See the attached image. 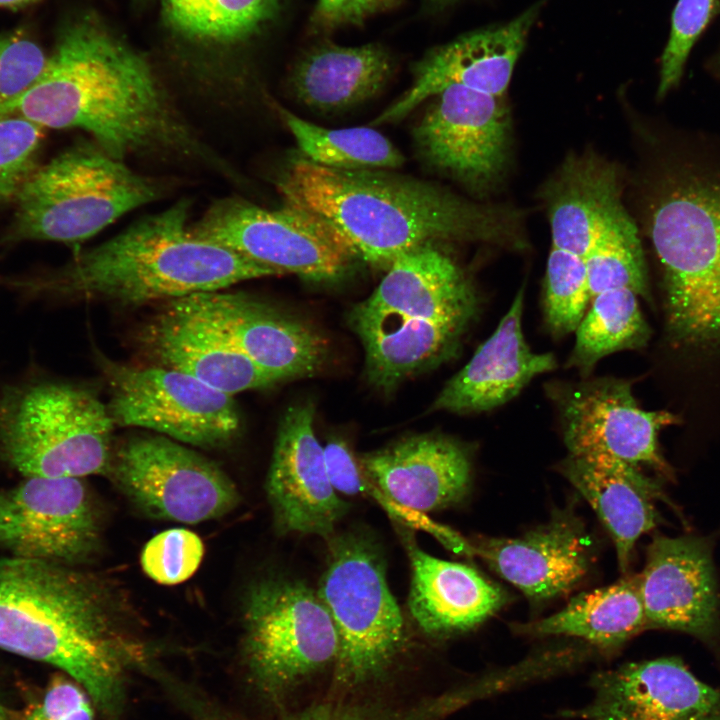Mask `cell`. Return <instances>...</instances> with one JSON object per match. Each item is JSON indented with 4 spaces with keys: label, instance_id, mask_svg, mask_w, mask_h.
Instances as JSON below:
<instances>
[{
    "label": "cell",
    "instance_id": "1",
    "mask_svg": "<svg viewBox=\"0 0 720 720\" xmlns=\"http://www.w3.org/2000/svg\"><path fill=\"white\" fill-rule=\"evenodd\" d=\"M3 113L44 129H81L120 160H181L238 177L185 119L149 59L95 15L64 25L40 77Z\"/></svg>",
    "mask_w": 720,
    "mask_h": 720
},
{
    "label": "cell",
    "instance_id": "2",
    "mask_svg": "<svg viewBox=\"0 0 720 720\" xmlns=\"http://www.w3.org/2000/svg\"><path fill=\"white\" fill-rule=\"evenodd\" d=\"M285 205L332 227L355 256L389 268L401 254L438 240L527 247L520 212L474 203L389 170H345L289 157L275 177Z\"/></svg>",
    "mask_w": 720,
    "mask_h": 720
},
{
    "label": "cell",
    "instance_id": "3",
    "mask_svg": "<svg viewBox=\"0 0 720 720\" xmlns=\"http://www.w3.org/2000/svg\"><path fill=\"white\" fill-rule=\"evenodd\" d=\"M124 616L81 567L0 558V649L62 670L105 720L121 719L128 671L150 664Z\"/></svg>",
    "mask_w": 720,
    "mask_h": 720
},
{
    "label": "cell",
    "instance_id": "4",
    "mask_svg": "<svg viewBox=\"0 0 720 720\" xmlns=\"http://www.w3.org/2000/svg\"><path fill=\"white\" fill-rule=\"evenodd\" d=\"M190 211V200H179L79 252L60 268L5 283L30 299H99L140 306L282 274L197 235Z\"/></svg>",
    "mask_w": 720,
    "mask_h": 720
},
{
    "label": "cell",
    "instance_id": "5",
    "mask_svg": "<svg viewBox=\"0 0 720 720\" xmlns=\"http://www.w3.org/2000/svg\"><path fill=\"white\" fill-rule=\"evenodd\" d=\"M646 231L663 270L667 330L680 344L720 341V162L680 147L649 185Z\"/></svg>",
    "mask_w": 720,
    "mask_h": 720
},
{
    "label": "cell",
    "instance_id": "6",
    "mask_svg": "<svg viewBox=\"0 0 720 720\" xmlns=\"http://www.w3.org/2000/svg\"><path fill=\"white\" fill-rule=\"evenodd\" d=\"M114 427L85 386L37 376L0 388V464L23 477L108 472Z\"/></svg>",
    "mask_w": 720,
    "mask_h": 720
},
{
    "label": "cell",
    "instance_id": "7",
    "mask_svg": "<svg viewBox=\"0 0 720 720\" xmlns=\"http://www.w3.org/2000/svg\"><path fill=\"white\" fill-rule=\"evenodd\" d=\"M164 192L158 179L80 141L39 166L15 202L4 241L79 244Z\"/></svg>",
    "mask_w": 720,
    "mask_h": 720
},
{
    "label": "cell",
    "instance_id": "8",
    "mask_svg": "<svg viewBox=\"0 0 720 720\" xmlns=\"http://www.w3.org/2000/svg\"><path fill=\"white\" fill-rule=\"evenodd\" d=\"M327 541V564L316 591L338 636L335 683L353 690L392 667L406 643L405 623L375 539L350 530Z\"/></svg>",
    "mask_w": 720,
    "mask_h": 720
},
{
    "label": "cell",
    "instance_id": "9",
    "mask_svg": "<svg viewBox=\"0 0 720 720\" xmlns=\"http://www.w3.org/2000/svg\"><path fill=\"white\" fill-rule=\"evenodd\" d=\"M242 616L244 661L257 688L271 698L336 660L334 623L317 591L302 580L270 575L253 581Z\"/></svg>",
    "mask_w": 720,
    "mask_h": 720
},
{
    "label": "cell",
    "instance_id": "10",
    "mask_svg": "<svg viewBox=\"0 0 720 720\" xmlns=\"http://www.w3.org/2000/svg\"><path fill=\"white\" fill-rule=\"evenodd\" d=\"M115 426L140 427L182 444L223 447L240 431L232 395L161 365L103 361Z\"/></svg>",
    "mask_w": 720,
    "mask_h": 720
},
{
    "label": "cell",
    "instance_id": "11",
    "mask_svg": "<svg viewBox=\"0 0 720 720\" xmlns=\"http://www.w3.org/2000/svg\"><path fill=\"white\" fill-rule=\"evenodd\" d=\"M192 229L282 274L315 281L342 276L355 256L344 239L315 215L288 205L268 209L240 197L216 200Z\"/></svg>",
    "mask_w": 720,
    "mask_h": 720
},
{
    "label": "cell",
    "instance_id": "12",
    "mask_svg": "<svg viewBox=\"0 0 720 720\" xmlns=\"http://www.w3.org/2000/svg\"><path fill=\"white\" fill-rule=\"evenodd\" d=\"M108 472L138 509L156 519L197 524L226 515L240 501L218 465L161 435L124 441Z\"/></svg>",
    "mask_w": 720,
    "mask_h": 720
},
{
    "label": "cell",
    "instance_id": "13",
    "mask_svg": "<svg viewBox=\"0 0 720 720\" xmlns=\"http://www.w3.org/2000/svg\"><path fill=\"white\" fill-rule=\"evenodd\" d=\"M102 546L101 512L82 478L24 477L0 488V550L82 567Z\"/></svg>",
    "mask_w": 720,
    "mask_h": 720
},
{
    "label": "cell",
    "instance_id": "14",
    "mask_svg": "<svg viewBox=\"0 0 720 720\" xmlns=\"http://www.w3.org/2000/svg\"><path fill=\"white\" fill-rule=\"evenodd\" d=\"M428 100L413 133L420 157L471 189L494 186L509 157L511 126L504 96L452 85Z\"/></svg>",
    "mask_w": 720,
    "mask_h": 720
},
{
    "label": "cell",
    "instance_id": "15",
    "mask_svg": "<svg viewBox=\"0 0 720 720\" xmlns=\"http://www.w3.org/2000/svg\"><path fill=\"white\" fill-rule=\"evenodd\" d=\"M557 403L568 454L606 455L672 477L659 452L657 433L680 420L667 411L640 408L629 382L613 377L584 381L563 390Z\"/></svg>",
    "mask_w": 720,
    "mask_h": 720
},
{
    "label": "cell",
    "instance_id": "16",
    "mask_svg": "<svg viewBox=\"0 0 720 720\" xmlns=\"http://www.w3.org/2000/svg\"><path fill=\"white\" fill-rule=\"evenodd\" d=\"M284 0H160L174 59L209 86L239 82V58L277 18Z\"/></svg>",
    "mask_w": 720,
    "mask_h": 720
},
{
    "label": "cell",
    "instance_id": "17",
    "mask_svg": "<svg viewBox=\"0 0 720 720\" xmlns=\"http://www.w3.org/2000/svg\"><path fill=\"white\" fill-rule=\"evenodd\" d=\"M313 419L310 402L287 409L275 439L265 491L278 533L328 540L349 504L330 483Z\"/></svg>",
    "mask_w": 720,
    "mask_h": 720
},
{
    "label": "cell",
    "instance_id": "18",
    "mask_svg": "<svg viewBox=\"0 0 720 720\" xmlns=\"http://www.w3.org/2000/svg\"><path fill=\"white\" fill-rule=\"evenodd\" d=\"M648 629L684 632L720 647V598L709 538L655 535L639 574Z\"/></svg>",
    "mask_w": 720,
    "mask_h": 720
},
{
    "label": "cell",
    "instance_id": "19",
    "mask_svg": "<svg viewBox=\"0 0 720 720\" xmlns=\"http://www.w3.org/2000/svg\"><path fill=\"white\" fill-rule=\"evenodd\" d=\"M592 700L561 710L582 720H720V689L698 679L678 657L630 662L594 673Z\"/></svg>",
    "mask_w": 720,
    "mask_h": 720
},
{
    "label": "cell",
    "instance_id": "20",
    "mask_svg": "<svg viewBox=\"0 0 720 720\" xmlns=\"http://www.w3.org/2000/svg\"><path fill=\"white\" fill-rule=\"evenodd\" d=\"M539 9L537 4L507 24L469 34L432 50L415 65L410 88L369 126L401 120L452 85L503 96Z\"/></svg>",
    "mask_w": 720,
    "mask_h": 720
},
{
    "label": "cell",
    "instance_id": "21",
    "mask_svg": "<svg viewBox=\"0 0 720 720\" xmlns=\"http://www.w3.org/2000/svg\"><path fill=\"white\" fill-rule=\"evenodd\" d=\"M358 461L387 508L395 504L412 512L441 511L462 502L471 487L470 449L440 434L407 437Z\"/></svg>",
    "mask_w": 720,
    "mask_h": 720
},
{
    "label": "cell",
    "instance_id": "22",
    "mask_svg": "<svg viewBox=\"0 0 720 720\" xmlns=\"http://www.w3.org/2000/svg\"><path fill=\"white\" fill-rule=\"evenodd\" d=\"M176 300L216 327L277 382L312 375L323 361L324 343L318 335L253 297L222 290Z\"/></svg>",
    "mask_w": 720,
    "mask_h": 720
},
{
    "label": "cell",
    "instance_id": "23",
    "mask_svg": "<svg viewBox=\"0 0 720 720\" xmlns=\"http://www.w3.org/2000/svg\"><path fill=\"white\" fill-rule=\"evenodd\" d=\"M472 546L493 571L534 601L572 589L593 560L591 537L582 521L568 512H558L521 537H483Z\"/></svg>",
    "mask_w": 720,
    "mask_h": 720
},
{
    "label": "cell",
    "instance_id": "24",
    "mask_svg": "<svg viewBox=\"0 0 720 720\" xmlns=\"http://www.w3.org/2000/svg\"><path fill=\"white\" fill-rule=\"evenodd\" d=\"M141 337L157 365L186 373L232 396L277 382L179 300L166 302L143 328Z\"/></svg>",
    "mask_w": 720,
    "mask_h": 720
},
{
    "label": "cell",
    "instance_id": "25",
    "mask_svg": "<svg viewBox=\"0 0 720 720\" xmlns=\"http://www.w3.org/2000/svg\"><path fill=\"white\" fill-rule=\"evenodd\" d=\"M523 305L521 288L495 331L442 389L433 409L490 411L516 397L533 378L556 368L552 353H535L527 345L522 329Z\"/></svg>",
    "mask_w": 720,
    "mask_h": 720
},
{
    "label": "cell",
    "instance_id": "26",
    "mask_svg": "<svg viewBox=\"0 0 720 720\" xmlns=\"http://www.w3.org/2000/svg\"><path fill=\"white\" fill-rule=\"evenodd\" d=\"M616 167L593 154L567 159L543 189L552 247L585 259L611 229L630 218Z\"/></svg>",
    "mask_w": 720,
    "mask_h": 720
},
{
    "label": "cell",
    "instance_id": "27",
    "mask_svg": "<svg viewBox=\"0 0 720 720\" xmlns=\"http://www.w3.org/2000/svg\"><path fill=\"white\" fill-rule=\"evenodd\" d=\"M362 303L372 309L462 328L479 308L470 279L433 243L397 257L374 293Z\"/></svg>",
    "mask_w": 720,
    "mask_h": 720
},
{
    "label": "cell",
    "instance_id": "28",
    "mask_svg": "<svg viewBox=\"0 0 720 720\" xmlns=\"http://www.w3.org/2000/svg\"><path fill=\"white\" fill-rule=\"evenodd\" d=\"M405 544L412 568L408 608L425 634L440 638L467 632L508 601L505 590L473 567L436 558L408 537Z\"/></svg>",
    "mask_w": 720,
    "mask_h": 720
},
{
    "label": "cell",
    "instance_id": "29",
    "mask_svg": "<svg viewBox=\"0 0 720 720\" xmlns=\"http://www.w3.org/2000/svg\"><path fill=\"white\" fill-rule=\"evenodd\" d=\"M559 471L594 509L613 539L620 570L627 573L637 540L658 524L652 499H664L659 486L638 467L601 454H568Z\"/></svg>",
    "mask_w": 720,
    "mask_h": 720
},
{
    "label": "cell",
    "instance_id": "30",
    "mask_svg": "<svg viewBox=\"0 0 720 720\" xmlns=\"http://www.w3.org/2000/svg\"><path fill=\"white\" fill-rule=\"evenodd\" d=\"M350 322L364 345L369 381L385 389L450 358L465 329L372 309L363 303L353 309Z\"/></svg>",
    "mask_w": 720,
    "mask_h": 720
},
{
    "label": "cell",
    "instance_id": "31",
    "mask_svg": "<svg viewBox=\"0 0 720 720\" xmlns=\"http://www.w3.org/2000/svg\"><path fill=\"white\" fill-rule=\"evenodd\" d=\"M391 72V58L382 47L325 44L297 61L289 76V88L302 105L335 112L378 94Z\"/></svg>",
    "mask_w": 720,
    "mask_h": 720
},
{
    "label": "cell",
    "instance_id": "32",
    "mask_svg": "<svg viewBox=\"0 0 720 720\" xmlns=\"http://www.w3.org/2000/svg\"><path fill=\"white\" fill-rule=\"evenodd\" d=\"M530 636H570L609 654L648 629L640 592L639 574L575 596L546 618L513 625Z\"/></svg>",
    "mask_w": 720,
    "mask_h": 720
},
{
    "label": "cell",
    "instance_id": "33",
    "mask_svg": "<svg viewBox=\"0 0 720 720\" xmlns=\"http://www.w3.org/2000/svg\"><path fill=\"white\" fill-rule=\"evenodd\" d=\"M637 294L614 289L595 295L578 325L567 366L584 377L607 355L639 349L650 337V328L639 308Z\"/></svg>",
    "mask_w": 720,
    "mask_h": 720
},
{
    "label": "cell",
    "instance_id": "34",
    "mask_svg": "<svg viewBox=\"0 0 720 720\" xmlns=\"http://www.w3.org/2000/svg\"><path fill=\"white\" fill-rule=\"evenodd\" d=\"M273 106L301 155L315 164L345 170H390L405 162L399 149L372 126L329 129L308 122L277 103Z\"/></svg>",
    "mask_w": 720,
    "mask_h": 720
},
{
    "label": "cell",
    "instance_id": "35",
    "mask_svg": "<svg viewBox=\"0 0 720 720\" xmlns=\"http://www.w3.org/2000/svg\"><path fill=\"white\" fill-rule=\"evenodd\" d=\"M472 700L471 691L464 685L407 704L377 700L324 701L273 720H443ZM185 709L194 720H242L200 694L189 698Z\"/></svg>",
    "mask_w": 720,
    "mask_h": 720
},
{
    "label": "cell",
    "instance_id": "36",
    "mask_svg": "<svg viewBox=\"0 0 720 720\" xmlns=\"http://www.w3.org/2000/svg\"><path fill=\"white\" fill-rule=\"evenodd\" d=\"M584 261L591 298L608 290L629 289L651 300L642 245L631 217L607 232Z\"/></svg>",
    "mask_w": 720,
    "mask_h": 720
},
{
    "label": "cell",
    "instance_id": "37",
    "mask_svg": "<svg viewBox=\"0 0 720 720\" xmlns=\"http://www.w3.org/2000/svg\"><path fill=\"white\" fill-rule=\"evenodd\" d=\"M584 259L552 247L545 276V323L554 336L575 331L591 302Z\"/></svg>",
    "mask_w": 720,
    "mask_h": 720
},
{
    "label": "cell",
    "instance_id": "38",
    "mask_svg": "<svg viewBox=\"0 0 720 720\" xmlns=\"http://www.w3.org/2000/svg\"><path fill=\"white\" fill-rule=\"evenodd\" d=\"M45 129L16 113L0 114V206L16 202L39 168Z\"/></svg>",
    "mask_w": 720,
    "mask_h": 720
},
{
    "label": "cell",
    "instance_id": "39",
    "mask_svg": "<svg viewBox=\"0 0 720 720\" xmlns=\"http://www.w3.org/2000/svg\"><path fill=\"white\" fill-rule=\"evenodd\" d=\"M719 11L720 0H678L661 57L658 98L679 84L694 44Z\"/></svg>",
    "mask_w": 720,
    "mask_h": 720
},
{
    "label": "cell",
    "instance_id": "40",
    "mask_svg": "<svg viewBox=\"0 0 720 720\" xmlns=\"http://www.w3.org/2000/svg\"><path fill=\"white\" fill-rule=\"evenodd\" d=\"M204 555L200 537L184 528L165 530L144 546L140 563L144 573L163 585H175L189 579L199 568Z\"/></svg>",
    "mask_w": 720,
    "mask_h": 720
},
{
    "label": "cell",
    "instance_id": "41",
    "mask_svg": "<svg viewBox=\"0 0 720 720\" xmlns=\"http://www.w3.org/2000/svg\"><path fill=\"white\" fill-rule=\"evenodd\" d=\"M48 56L23 29L0 33V114L37 81Z\"/></svg>",
    "mask_w": 720,
    "mask_h": 720
},
{
    "label": "cell",
    "instance_id": "42",
    "mask_svg": "<svg viewBox=\"0 0 720 720\" xmlns=\"http://www.w3.org/2000/svg\"><path fill=\"white\" fill-rule=\"evenodd\" d=\"M73 679L56 676L26 720H94L93 703Z\"/></svg>",
    "mask_w": 720,
    "mask_h": 720
},
{
    "label": "cell",
    "instance_id": "43",
    "mask_svg": "<svg viewBox=\"0 0 720 720\" xmlns=\"http://www.w3.org/2000/svg\"><path fill=\"white\" fill-rule=\"evenodd\" d=\"M323 450L330 483L339 495L354 496L366 492L369 480L345 442L329 441Z\"/></svg>",
    "mask_w": 720,
    "mask_h": 720
},
{
    "label": "cell",
    "instance_id": "44",
    "mask_svg": "<svg viewBox=\"0 0 720 720\" xmlns=\"http://www.w3.org/2000/svg\"><path fill=\"white\" fill-rule=\"evenodd\" d=\"M399 0H318L313 21L333 28L346 24H360L367 17L394 7Z\"/></svg>",
    "mask_w": 720,
    "mask_h": 720
},
{
    "label": "cell",
    "instance_id": "45",
    "mask_svg": "<svg viewBox=\"0 0 720 720\" xmlns=\"http://www.w3.org/2000/svg\"><path fill=\"white\" fill-rule=\"evenodd\" d=\"M37 1L39 0H0V8L18 9Z\"/></svg>",
    "mask_w": 720,
    "mask_h": 720
},
{
    "label": "cell",
    "instance_id": "46",
    "mask_svg": "<svg viewBox=\"0 0 720 720\" xmlns=\"http://www.w3.org/2000/svg\"><path fill=\"white\" fill-rule=\"evenodd\" d=\"M708 68L709 70L720 78V47L717 49V51L713 54V56L708 61Z\"/></svg>",
    "mask_w": 720,
    "mask_h": 720
},
{
    "label": "cell",
    "instance_id": "47",
    "mask_svg": "<svg viewBox=\"0 0 720 720\" xmlns=\"http://www.w3.org/2000/svg\"><path fill=\"white\" fill-rule=\"evenodd\" d=\"M0 720H9V715L5 708L0 704Z\"/></svg>",
    "mask_w": 720,
    "mask_h": 720
}]
</instances>
